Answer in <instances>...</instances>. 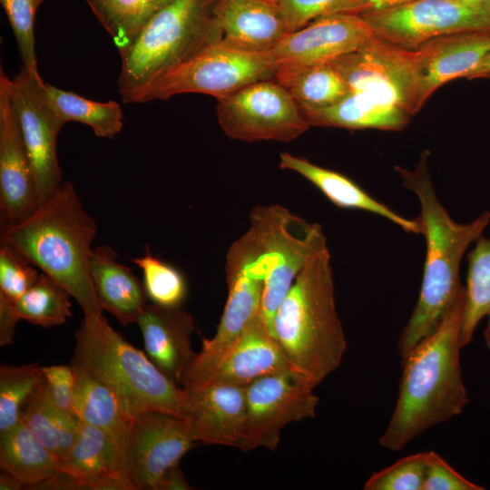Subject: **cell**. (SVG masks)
Masks as SVG:
<instances>
[{"instance_id": "26", "label": "cell", "mask_w": 490, "mask_h": 490, "mask_svg": "<svg viewBox=\"0 0 490 490\" xmlns=\"http://www.w3.org/2000/svg\"><path fill=\"white\" fill-rule=\"evenodd\" d=\"M302 112L311 126L351 130L400 131L412 117L402 107L361 92L348 93L344 99L330 107Z\"/></svg>"}, {"instance_id": "34", "label": "cell", "mask_w": 490, "mask_h": 490, "mask_svg": "<svg viewBox=\"0 0 490 490\" xmlns=\"http://www.w3.org/2000/svg\"><path fill=\"white\" fill-rule=\"evenodd\" d=\"M71 295L56 280L41 272L36 282L16 301L20 319L51 328L64 324L72 316Z\"/></svg>"}, {"instance_id": "39", "label": "cell", "mask_w": 490, "mask_h": 490, "mask_svg": "<svg viewBox=\"0 0 490 490\" xmlns=\"http://www.w3.org/2000/svg\"><path fill=\"white\" fill-rule=\"evenodd\" d=\"M429 451L405 456L375 472L364 485L365 490H423Z\"/></svg>"}, {"instance_id": "4", "label": "cell", "mask_w": 490, "mask_h": 490, "mask_svg": "<svg viewBox=\"0 0 490 490\" xmlns=\"http://www.w3.org/2000/svg\"><path fill=\"white\" fill-rule=\"evenodd\" d=\"M271 332L293 368L314 387L339 366L347 340L336 309L328 247L295 279L274 314Z\"/></svg>"}, {"instance_id": "13", "label": "cell", "mask_w": 490, "mask_h": 490, "mask_svg": "<svg viewBox=\"0 0 490 490\" xmlns=\"http://www.w3.org/2000/svg\"><path fill=\"white\" fill-rule=\"evenodd\" d=\"M299 373L289 370L262 377L246 387L247 424L242 451H275L282 429L314 417L319 398Z\"/></svg>"}, {"instance_id": "8", "label": "cell", "mask_w": 490, "mask_h": 490, "mask_svg": "<svg viewBox=\"0 0 490 490\" xmlns=\"http://www.w3.org/2000/svg\"><path fill=\"white\" fill-rule=\"evenodd\" d=\"M277 69L271 52H250L216 43L157 77L131 103L166 100L188 93L219 100L254 82L273 79Z\"/></svg>"}, {"instance_id": "16", "label": "cell", "mask_w": 490, "mask_h": 490, "mask_svg": "<svg viewBox=\"0 0 490 490\" xmlns=\"http://www.w3.org/2000/svg\"><path fill=\"white\" fill-rule=\"evenodd\" d=\"M375 37L360 15L336 14L317 18L287 34L270 51L278 68L275 75L332 61L360 49Z\"/></svg>"}, {"instance_id": "37", "label": "cell", "mask_w": 490, "mask_h": 490, "mask_svg": "<svg viewBox=\"0 0 490 490\" xmlns=\"http://www.w3.org/2000/svg\"><path fill=\"white\" fill-rule=\"evenodd\" d=\"M46 0H0L15 37L23 66L41 79L35 54L34 20L39 6Z\"/></svg>"}, {"instance_id": "36", "label": "cell", "mask_w": 490, "mask_h": 490, "mask_svg": "<svg viewBox=\"0 0 490 490\" xmlns=\"http://www.w3.org/2000/svg\"><path fill=\"white\" fill-rule=\"evenodd\" d=\"M142 272V282L152 303L162 307H181L187 295L186 280L176 268L153 256L149 248L132 260Z\"/></svg>"}, {"instance_id": "23", "label": "cell", "mask_w": 490, "mask_h": 490, "mask_svg": "<svg viewBox=\"0 0 490 490\" xmlns=\"http://www.w3.org/2000/svg\"><path fill=\"white\" fill-rule=\"evenodd\" d=\"M216 15L225 46L270 52L288 34L272 0H216Z\"/></svg>"}, {"instance_id": "20", "label": "cell", "mask_w": 490, "mask_h": 490, "mask_svg": "<svg viewBox=\"0 0 490 490\" xmlns=\"http://www.w3.org/2000/svg\"><path fill=\"white\" fill-rule=\"evenodd\" d=\"M413 51L422 107L440 86L456 78H466L490 54V32L441 36Z\"/></svg>"}, {"instance_id": "11", "label": "cell", "mask_w": 490, "mask_h": 490, "mask_svg": "<svg viewBox=\"0 0 490 490\" xmlns=\"http://www.w3.org/2000/svg\"><path fill=\"white\" fill-rule=\"evenodd\" d=\"M197 443L188 423L161 411L132 416L122 449L127 476L134 490H168L184 455Z\"/></svg>"}, {"instance_id": "6", "label": "cell", "mask_w": 490, "mask_h": 490, "mask_svg": "<svg viewBox=\"0 0 490 490\" xmlns=\"http://www.w3.org/2000/svg\"><path fill=\"white\" fill-rule=\"evenodd\" d=\"M216 0H172L120 53L118 92L123 103L157 77L220 41Z\"/></svg>"}, {"instance_id": "45", "label": "cell", "mask_w": 490, "mask_h": 490, "mask_svg": "<svg viewBox=\"0 0 490 490\" xmlns=\"http://www.w3.org/2000/svg\"><path fill=\"white\" fill-rule=\"evenodd\" d=\"M24 485L14 475L1 469L0 473V489L1 490H18L24 488Z\"/></svg>"}, {"instance_id": "14", "label": "cell", "mask_w": 490, "mask_h": 490, "mask_svg": "<svg viewBox=\"0 0 490 490\" xmlns=\"http://www.w3.org/2000/svg\"><path fill=\"white\" fill-rule=\"evenodd\" d=\"M349 93L361 92L401 106L412 116L420 109L413 50L378 37L331 61Z\"/></svg>"}, {"instance_id": "2", "label": "cell", "mask_w": 490, "mask_h": 490, "mask_svg": "<svg viewBox=\"0 0 490 490\" xmlns=\"http://www.w3.org/2000/svg\"><path fill=\"white\" fill-rule=\"evenodd\" d=\"M396 169L405 188L419 201L420 213L416 219L426 247L419 297L397 340L402 358L437 328L463 291L459 279L461 260L467 248L490 223V212L485 211L467 223L455 221L432 185L427 152H423L414 171Z\"/></svg>"}, {"instance_id": "25", "label": "cell", "mask_w": 490, "mask_h": 490, "mask_svg": "<svg viewBox=\"0 0 490 490\" xmlns=\"http://www.w3.org/2000/svg\"><path fill=\"white\" fill-rule=\"evenodd\" d=\"M279 168L303 176L339 208L375 213L389 220L407 232L421 233L417 219L402 217L339 172L318 166L305 158L289 152L280 153Z\"/></svg>"}, {"instance_id": "32", "label": "cell", "mask_w": 490, "mask_h": 490, "mask_svg": "<svg viewBox=\"0 0 490 490\" xmlns=\"http://www.w3.org/2000/svg\"><path fill=\"white\" fill-rule=\"evenodd\" d=\"M274 79L291 93L303 111L330 107L349 93L346 80L331 61L277 74Z\"/></svg>"}, {"instance_id": "27", "label": "cell", "mask_w": 490, "mask_h": 490, "mask_svg": "<svg viewBox=\"0 0 490 490\" xmlns=\"http://www.w3.org/2000/svg\"><path fill=\"white\" fill-rule=\"evenodd\" d=\"M73 367L75 371L74 416L81 423L105 432L123 449L132 416L103 381L83 368Z\"/></svg>"}, {"instance_id": "18", "label": "cell", "mask_w": 490, "mask_h": 490, "mask_svg": "<svg viewBox=\"0 0 490 490\" xmlns=\"http://www.w3.org/2000/svg\"><path fill=\"white\" fill-rule=\"evenodd\" d=\"M182 418L197 442L243 450L246 437V387L204 383L182 387Z\"/></svg>"}, {"instance_id": "3", "label": "cell", "mask_w": 490, "mask_h": 490, "mask_svg": "<svg viewBox=\"0 0 490 490\" xmlns=\"http://www.w3.org/2000/svg\"><path fill=\"white\" fill-rule=\"evenodd\" d=\"M97 233L74 185L64 181L22 221L1 229L0 244L61 284L83 315L103 314L90 275L89 259Z\"/></svg>"}, {"instance_id": "17", "label": "cell", "mask_w": 490, "mask_h": 490, "mask_svg": "<svg viewBox=\"0 0 490 490\" xmlns=\"http://www.w3.org/2000/svg\"><path fill=\"white\" fill-rule=\"evenodd\" d=\"M10 78L0 70V222L16 224L39 206L31 161L13 106Z\"/></svg>"}, {"instance_id": "10", "label": "cell", "mask_w": 490, "mask_h": 490, "mask_svg": "<svg viewBox=\"0 0 490 490\" xmlns=\"http://www.w3.org/2000/svg\"><path fill=\"white\" fill-rule=\"evenodd\" d=\"M216 112L224 133L247 142H289L311 127L291 93L274 78L217 100Z\"/></svg>"}, {"instance_id": "33", "label": "cell", "mask_w": 490, "mask_h": 490, "mask_svg": "<svg viewBox=\"0 0 490 490\" xmlns=\"http://www.w3.org/2000/svg\"><path fill=\"white\" fill-rule=\"evenodd\" d=\"M85 1L120 54L131 44L145 24L172 0Z\"/></svg>"}, {"instance_id": "31", "label": "cell", "mask_w": 490, "mask_h": 490, "mask_svg": "<svg viewBox=\"0 0 490 490\" xmlns=\"http://www.w3.org/2000/svg\"><path fill=\"white\" fill-rule=\"evenodd\" d=\"M49 105L65 124L77 122L91 127L97 137L113 139L122 129L123 113L113 100L97 102L44 82Z\"/></svg>"}, {"instance_id": "12", "label": "cell", "mask_w": 490, "mask_h": 490, "mask_svg": "<svg viewBox=\"0 0 490 490\" xmlns=\"http://www.w3.org/2000/svg\"><path fill=\"white\" fill-rule=\"evenodd\" d=\"M360 15L377 37L409 50L441 36L490 32V10L459 0H416Z\"/></svg>"}, {"instance_id": "28", "label": "cell", "mask_w": 490, "mask_h": 490, "mask_svg": "<svg viewBox=\"0 0 490 490\" xmlns=\"http://www.w3.org/2000/svg\"><path fill=\"white\" fill-rule=\"evenodd\" d=\"M0 466L31 488L60 472L59 459L22 421L0 433Z\"/></svg>"}, {"instance_id": "47", "label": "cell", "mask_w": 490, "mask_h": 490, "mask_svg": "<svg viewBox=\"0 0 490 490\" xmlns=\"http://www.w3.org/2000/svg\"><path fill=\"white\" fill-rule=\"evenodd\" d=\"M472 6L490 10V0H459Z\"/></svg>"}, {"instance_id": "21", "label": "cell", "mask_w": 490, "mask_h": 490, "mask_svg": "<svg viewBox=\"0 0 490 490\" xmlns=\"http://www.w3.org/2000/svg\"><path fill=\"white\" fill-rule=\"evenodd\" d=\"M137 323L145 353L157 368L181 387L184 372L196 357L191 348L193 318L181 307L147 304Z\"/></svg>"}, {"instance_id": "15", "label": "cell", "mask_w": 490, "mask_h": 490, "mask_svg": "<svg viewBox=\"0 0 490 490\" xmlns=\"http://www.w3.org/2000/svg\"><path fill=\"white\" fill-rule=\"evenodd\" d=\"M9 90L41 203L64 182L56 141L64 123L47 102L43 79L33 77L24 66L10 79Z\"/></svg>"}, {"instance_id": "35", "label": "cell", "mask_w": 490, "mask_h": 490, "mask_svg": "<svg viewBox=\"0 0 490 490\" xmlns=\"http://www.w3.org/2000/svg\"><path fill=\"white\" fill-rule=\"evenodd\" d=\"M37 364L0 366V433L20 421L21 410L43 378Z\"/></svg>"}, {"instance_id": "24", "label": "cell", "mask_w": 490, "mask_h": 490, "mask_svg": "<svg viewBox=\"0 0 490 490\" xmlns=\"http://www.w3.org/2000/svg\"><path fill=\"white\" fill-rule=\"evenodd\" d=\"M117 258V252L109 245L93 248L89 275L103 310L127 326L137 322L149 299L143 282Z\"/></svg>"}, {"instance_id": "38", "label": "cell", "mask_w": 490, "mask_h": 490, "mask_svg": "<svg viewBox=\"0 0 490 490\" xmlns=\"http://www.w3.org/2000/svg\"><path fill=\"white\" fill-rule=\"evenodd\" d=\"M288 34L295 32L317 18L336 14L360 15L363 0H272Z\"/></svg>"}, {"instance_id": "30", "label": "cell", "mask_w": 490, "mask_h": 490, "mask_svg": "<svg viewBox=\"0 0 490 490\" xmlns=\"http://www.w3.org/2000/svg\"><path fill=\"white\" fill-rule=\"evenodd\" d=\"M466 285L460 328V344L473 338L478 323L487 318L484 338L490 350V238L479 237L467 254Z\"/></svg>"}, {"instance_id": "9", "label": "cell", "mask_w": 490, "mask_h": 490, "mask_svg": "<svg viewBox=\"0 0 490 490\" xmlns=\"http://www.w3.org/2000/svg\"><path fill=\"white\" fill-rule=\"evenodd\" d=\"M225 274L228 297L222 316L214 336L203 339L201 352L184 372L182 387L198 382L261 312L265 275L250 229L230 246Z\"/></svg>"}, {"instance_id": "22", "label": "cell", "mask_w": 490, "mask_h": 490, "mask_svg": "<svg viewBox=\"0 0 490 490\" xmlns=\"http://www.w3.org/2000/svg\"><path fill=\"white\" fill-rule=\"evenodd\" d=\"M59 468L82 489L134 490L122 447L103 430L81 422L74 445L59 460Z\"/></svg>"}, {"instance_id": "42", "label": "cell", "mask_w": 490, "mask_h": 490, "mask_svg": "<svg viewBox=\"0 0 490 490\" xmlns=\"http://www.w3.org/2000/svg\"><path fill=\"white\" fill-rule=\"evenodd\" d=\"M461 475L437 453L429 451L423 490H483Z\"/></svg>"}, {"instance_id": "19", "label": "cell", "mask_w": 490, "mask_h": 490, "mask_svg": "<svg viewBox=\"0 0 490 490\" xmlns=\"http://www.w3.org/2000/svg\"><path fill=\"white\" fill-rule=\"evenodd\" d=\"M289 370L296 371L260 314L207 373L189 387L221 383L246 387L262 377Z\"/></svg>"}, {"instance_id": "41", "label": "cell", "mask_w": 490, "mask_h": 490, "mask_svg": "<svg viewBox=\"0 0 490 490\" xmlns=\"http://www.w3.org/2000/svg\"><path fill=\"white\" fill-rule=\"evenodd\" d=\"M42 369L44 386L50 399L60 409L74 415L75 371L73 365L43 367Z\"/></svg>"}, {"instance_id": "40", "label": "cell", "mask_w": 490, "mask_h": 490, "mask_svg": "<svg viewBox=\"0 0 490 490\" xmlns=\"http://www.w3.org/2000/svg\"><path fill=\"white\" fill-rule=\"evenodd\" d=\"M37 268L7 245L0 247V294L16 301L38 279Z\"/></svg>"}, {"instance_id": "5", "label": "cell", "mask_w": 490, "mask_h": 490, "mask_svg": "<svg viewBox=\"0 0 490 490\" xmlns=\"http://www.w3.org/2000/svg\"><path fill=\"white\" fill-rule=\"evenodd\" d=\"M71 364L103 381L132 416L161 411L182 418L185 392L132 346L103 314L84 316L74 334Z\"/></svg>"}, {"instance_id": "7", "label": "cell", "mask_w": 490, "mask_h": 490, "mask_svg": "<svg viewBox=\"0 0 490 490\" xmlns=\"http://www.w3.org/2000/svg\"><path fill=\"white\" fill-rule=\"evenodd\" d=\"M249 219L265 275L260 314L271 331L279 305L306 264L328 247L327 239L319 224L280 205L256 206Z\"/></svg>"}, {"instance_id": "29", "label": "cell", "mask_w": 490, "mask_h": 490, "mask_svg": "<svg viewBox=\"0 0 490 490\" xmlns=\"http://www.w3.org/2000/svg\"><path fill=\"white\" fill-rule=\"evenodd\" d=\"M20 421L24 423L38 440L61 460L74 445L80 421L57 407L41 383L21 410Z\"/></svg>"}, {"instance_id": "44", "label": "cell", "mask_w": 490, "mask_h": 490, "mask_svg": "<svg viewBox=\"0 0 490 490\" xmlns=\"http://www.w3.org/2000/svg\"><path fill=\"white\" fill-rule=\"evenodd\" d=\"M416 0H363V10L360 15L384 11Z\"/></svg>"}, {"instance_id": "1", "label": "cell", "mask_w": 490, "mask_h": 490, "mask_svg": "<svg viewBox=\"0 0 490 490\" xmlns=\"http://www.w3.org/2000/svg\"><path fill=\"white\" fill-rule=\"evenodd\" d=\"M465 287L437 328L402 358L397 403L379 444L400 451L426 430L459 415L468 403L460 367Z\"/></svg>"}, {"instance_id": "43", "label": "cell", "mask_w": 490, "mask_h": 490, "mask_svg": "<svg viewBox=\"0 0 490 490\" xmlns=\"http://www.w3.org/2000/svg\"><path fill=\"white\" fill-rule=\"evenodd\" d=\"M15 302L0 294V345L13 342L16 324L20 320L15 309Z\"/></svg>"}, {"instance_id": "46", "label": "cell", "mask_w": 490, "mask_h": 490, "mask_svg": "<svg viewBox=\"0 0 490 490\" xmlns=\"http://www.w3.org/2000/svg\"><path fill=\"white\" fill-rule=\"evenodd\" d=\"M466 78L470 80L490 79V54Z\"/></svg>"}]
</instances>
